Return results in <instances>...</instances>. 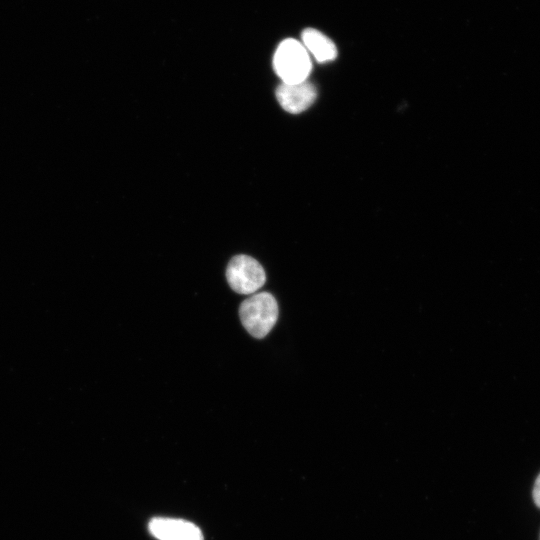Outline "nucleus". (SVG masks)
<instances>
[{
    "label": "nucleus",
    "mask_w": 540,
    "mask_h": 540,
    "mask_svg": "<svg viewBox=\"0 0 540 540\" xmlns=\"http://www.w3.org/2000/svg\"><path fill=\"white\" fill-rule=\"evenodd\" d=\"M226 279L235 292L252 294L264 285L266 275L257 260L248 255H237L227 265Z\"/></svg>",
    "instance_id": "7ed1b4c3"
},
{
    "label": "nucleus",
    "mask_w": 540,
    "mask_h": 540,
    "mask_svg": "<svg viewBox=\"0 0 540 540\" xmlns=\"http://www.w3.org/2000/svg\"><path fill=\"white\" fill-rule=\"evenodd\" d=\"M533 499L535 504L540 508V474L538 475L534 484Z\"/></svg>",
    "instance_id": "0eeeda50"
},
{
    "label": "nucleus",
    "mask_w": 540,
    "mask_h": 540,
    "mask_svg": "<svg viewBox=\"0 0 540 540\" xmlns=\"http://www.w3.org/2000/svg\"><path fill=\"white\" fill-rule=\"evenodd\" d=\"M278 304L268 292H259L245 299L239 308L244 328L255 338L265 337L278 319Z\"/></svg>",
    "instance_id": "f257e3e1"
},
{
    "label": "nucleus",
    "mask_w": 540,
    "mask_h": 540,
    "mask_svg": "<svg viewBox=\"0 0 540 540\" xmlns=\"http://www.w3.org/2000/svg\"><path fill=\"white\" fill-rule=\"evenodd\" d=\"M302 44L308 53L320 63L332 61L337 57V48L334 42L314 28H307L302 32Z\"/></svg>",
    "instance_id": "423d86ee"
},
{
    "label": "nucleus",
    "mask_w": 540,
    "mask_h": 540,
    "mask_svg": "<svg viewBox=\"0 0 540 540\" xmlns=\"http://www.w3.org/2000/svg\"><path fill=\"white\" fill-rule=\"evenodd\" d=\"M149 531L158 540H203L201 530L193 523L174 518H154Z\"/></svg>",
    "instance_id": "39448f33"
},
{
    "label": "nucleus",
    "mask_w": 540,
    "mask_h": 540,
    "mask_svg": "<svg viewBox=\"0 0 540 540\" xmlns=\"http://www.w3.org/2000/svg\"><path fill=\"white\" fill-rule=\"evenodd\" d=\"M280 106L291 114L308 109L317 97L315 86L308 80L299 83H281L276 89Z\"/></svg>",
    "instance_id": "20e7f679"
},
{
    "label": "nucleus",
    "mask_w": 540,
    "mask_h": 540,
    "mask_svg": "<svg viewBox=\"0 0 540 540\" xmlns=\"http://www.w3.org/2000/svg\"><path fill=\"white\" fill-rule=\"evenodd\" d=\"M273 67L282 83H299L307 80L312 64L302 42L288 38L278 45L273 56Z\"/></svg>",
    "instance_id": "f03ea898"
}]
</instances>
